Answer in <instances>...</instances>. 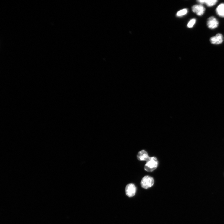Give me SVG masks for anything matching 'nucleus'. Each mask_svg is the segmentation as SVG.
<instances>
[{
    "instance_id": "11",
    "label": "nucleus",
    "mask_w": 224,
    "mask_h": 224,
    "mask_svg": "<svg viewBox=\"0 0 224 224\" xmlns=\"http://www.w3.org/2000/svg\"><path fill=\"white\" fill-rule=\"evenodd\" d=\"M196 19L195 18L191 19L187 24V27L189 28L193 27L196 22Z\"/></svg>"
},
{
    "instance_id": "4",
    "label": "nucleus",
    "mask_w": 224,
    "mask_h": 224,
    "mask_svg": "<svg viewBox=\"0 0 224 224\" xmlns=\"http://www.w3.org/2000/svg\"><path fill=\"white\" fill-rule=\"evenodd\" d=\"M192 9L193 11L199 16H201L203 15L206 10L205 8L201 5H194L192 7Z\"/></svg>"
},
{
    "instance_id": "7",
    "label": "nucleus",
    "mask_w": 224,
    "mask_h": 224,
    "mask_svg": "<svg viewBox=\"0 0 224 224\" xmlns=\"http://www.w3.org/2000/svg\"><path fill=\"white\" fill-rule=\"evenodd\" d=\"M137 158L140 161H145L147 162L150 157L146 151L143 150L138 153Z\"/></svg>"
},
{
    "instance_id": "6",
    "label": "nucleus",
    "mask_w": 224,
    "mask_h": 224,
    "mask_svg": "<svg viewBox=\"0 0 224 224\" xmlns=\"http://www.w3.org/2000/svg\"><path fill=\"white\" fill-rule=\"evenodd\" d=\"M223 40L222 35L220 34H218L216 36L211 37L210 39V41L213 44L219 45L222 43Z\"/></svg>"
},
{
    "instance_id": "2",
    "label": "nucleus",
    "mask_w": 224,
    "mask_h": 224,
    "mask_svg": "<svg viewBox=\"0 0 224 224\" xmlns=\"http://www.w3.org/2000/svg\"><path fill=\"white\" fill-rule=\"evenodd\" d=\"M154 180L151 177L146 176L142 179L141 185L142 187L147 189L151 187L154 184Z\"/></svg>"
},
{
    "instance_id": "1",
    "label": "nucleus",
    "mask_w": 224,
    "mask_h": 224,
    "mask_svg": "<svg viewBox=\"0 0 224 224\" xmlns=\"http://www.w3.org/2000/svg\"><path fill=\"white\" fill-rule=\"evenodd\" d=\"M158 161L157 158L155 157H150L144 166L145 171L147 172H152L157 167Z\"/></svg>"
},
{
    "instance_id": "8",
    "label": "nucleus",
    "mask_w": 224,
    "mask_h": 224,
    "mask_svg": "<svg viewBox=\"0 0 224 224\" xmlns=\"http://www.w3.org/2000/svg\"><path fill=\"white\" fill-rule=\"evenodd\" d=\"M197 2L201 4H205L208 7L215 5L218 2L217 0H198Z\"/></svg>"
},
{
    "instance_id": "10",
    "label": "nucleus",
    "mask_w": 224,
    "mask_h": 224,
    "mask_svg": "<svg viewBox=\"0 0 224 224\" xmlns=\"http://www.w3.org/2000/svg\"><path fill=\"white\" fill-rule=\"evenodd\" d=\"M188 13V9L186 8L181 10L179 11L177 14V16L178 17L186 15Z\"/></svg>"
},
{
    "instance_id": "5",
    "label": "nucleus",
    "mask_w": 224,
    "mask_h": 224,
    "mask_svg": "<svg viewBox=\"0 0 224 224\" xmlns=\"http://www.w3.org/2000/svg\"><path fill=\"white\" fill-rule=\"evenodd\" d=\"M219 24L218 21L214 17H211L208 19L207 25L208 28L210 29H213L216 28L218 27Z\"/></svg>"
},
{
    "instance_id": "9",
    "label": "nucleus",
    "mask_w": 224,
    "mask_h": 224,
    "mask_svg": "<svg viewBox=\"0 0 224 224\" xmlns=\"http://www.w3.org/2000/svg\"><path fill=\"white\" fill-rule=\"evenodd\" d=\"M216 11L219 16L224 18V3L219 5L217 8Z\"/></svg>"
},
{
    "instance_id": "3",
    "label": "nucleus",
    "mask_w": 224,
    "mask_h": 224,
    "mask_svg": "<svg viewBox=\"0 0 224 224\" xmlns=\"http://www.w3.org/2000/svg\"><path fill=\"white\" fill-rule=\"evenodd\" d=\"M125 190L127 196L130 197H133L136 194V187L134 184H130L127 185Z\"/></svg>"
}]
</instances>
